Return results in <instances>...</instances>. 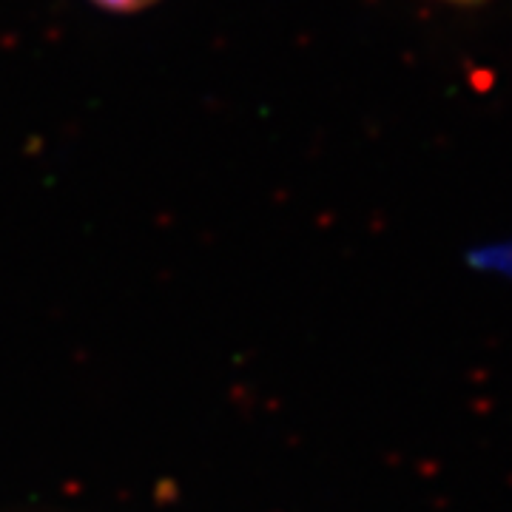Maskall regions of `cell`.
<instances>
[{
    "label": "cell",
    "instance_id": "6da1fadb",
    "mask_svg": "<svg viewBox=\"0 0 512 512\" xmlns=\"http://www.w3.org/2000/svg\"><path fill=\"white\" fill-rule=\"evenodd\" d=\"M97 6H103V9H109V12H143L148 6H154L157 0H94Z\"/></svg>",
    "mask_w": 512,
    "mask_h": 512
}]
</instances>
